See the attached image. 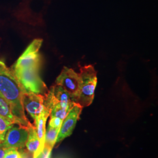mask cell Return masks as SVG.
Listing matches in <instances>:
<instances>
[{
	"label": "cell",
	"instance_id": "cell-13",
	"mask_svg": "<svg viewBox=\"0 0 158 158\" xmlns=\"http://www.w3.org/2000/svg\"><path fill=\"white\" fill-rule=\"evenodd\" d=\"M23 153L18 151V149H11L6 153L4 158H23Z\"/></svg>",
	"mask_w": 158,
	"mask_h": 158
},
{
	"label": "cell",
	"instance_id": "cell-7",
	"mask_svg": "<svg viewBox=\"0 0 158 158\" xmlns=\"http://www.w3.org/2000/svg\"><path fill=\"white\" fill-rule=\"evenodd\" d=\"M50 114H51V111L44 107V109L42 111V112L40 114V115L34 121L35 127L36 128V133H37L40 142L39 156L44 149L45 138L46 130V124L47 119L50 116Z\"/></svg>",
	"mask_w": 158,
	"mask_h": 158
},
{
	"label": "cell",
	"instance_id": "cell-16",
	"mask_svg": "<svg viewBox=\"0 0 158 158\" xmlns=\"http://www.w3.org/2000/svg\"><path fill=\"white\" fill-rule=\"evenodd\" d=\"M23 158H28L27 156V155H26V154H23Z\"/></svg>",
	"mask_w": 158,
	"mask_h": 158
},
{
	"label": "cell",
	"instance_id": "cell-12",
	"mask_svg": "<svg viewBox=\"0 0 158 158\" xmlns=\"http://www.w3.org/2000/svg\"><path fill=\"white\" fill-rule=\"evenodd\" d=\"M14 125L0 116V143L4 141L8 131Z\"/></svg>",
	"mask_w": 158,
	"mask_h": 158
},
{
	"label": "cell",
	"instance_id": "cell-8",
	"mask_svg": "<svg viewBox=\"0 0 158 158\" xmlns=\"http://www.w3.org/2000/svg\"><path fill=\"white\" fill-rule=\"evenodd\" d=\"M28 152L32 156V158L39 157V149L40 142L36 133V128L32 125L29 128V134L28 139L25 144Z\"/></svg>",
	"mask_w": 158,
	"mask_h": 158
},
{
	"label": "cell",
	"instance_id": "cell-3",
	"mask_svg": "<svg viewBox=\"0 0 158 158\" xmlns=\"http://www.w3.org/2000/svg\"><path fill=\"white\" fill-rule=\"evenodd\" d=\"M55 85H60L71 96L73 101H76L79 96L80 78L79 73L73 69L64 67L60 74L57 77Z\"/></svg>",
	"mask_w": 158,
	"mask_h": 158
},
{
	"label": "cell",
	"instance_id": "cell-9",
	"mask_svg": "<svg viewBox=\"0 0 158 158\" xmlns=\"http://www.w3.org/2000/svg\"><path fill=\"white\" fill-rule=\"evenodd\" d=\"M60 128H53L48 125V128L46 130L45 138L44 149L52 151L53 148L56 143V139Z\"/></svg>",
	"mask_w": 158,
	"mask_h": 158
},
{
	"label": "cell",
	"instance_id": "cell-4",
	"mask_svg": "<svg viewBox=\"0 0 158 158\" xmlns=\"http://www.w3.org/2000/svg\"><path fill=\"white\" fill-rule=\"evenodd\" d=\"M29 128L23 126H15L8 131L2 145L11 149H21L25 147L28 139Z\"/></svg>",
	"mask_w": 158,
	"mask_h": 158
},
{
	"label": "cell",
	"instance_id": "cell-5",
	"mask_svg": "<svg viewBox=\"0 0 158 158\" xmlns=\"http://www.w3.org/2000/svg\"><path fill=\"white\" fill-rule=\"evenodd\" d=\"M83 108L77 104H75L69 111L68 115L63 120L57 138L56 143L60 142L70 135L80 117Z\"/></svg>",
	"mask_w": 158,
	"mask_h": 158
},
{
	"label": "cell",
	"instance_id": "cell-17",
	"mask_svg": "<svg viewBox=\"0 0 158 158\" xmlns=\"http://www.w3.org/2000/svg\"><path fill=\"white\" fill-rule=\"evenodd\" d=\"M46 158H51V155H49V156H48Z\"/></svg>",
	"mask_w": 158,
	"mask_h": 158
},
{
	"label": "cell",
	"instance_id": "cell-6",
	"mask_svg": "<svg viewBox=\"0 0 158 158\" xmlns=\"http://www.w3.org/2000/svg\"><path fill=\"white\" fill-rule=\"evenodd\" d=\"M24 110L34 121L44 109V96L34 93H23V97Z\"/></svg>",
	"mask_w": 158,
	"mask_h": 158
},
{
	"label": "cell",
	"instance_id": "cell-10",
	"mask_svg": "<svg viewBox=\"0 0 158 158\" xmlns=\"http://www.w3.org/2000/svg\"><path fill=\"white\" fill-rule=\"evenodd\" d=\"M0 116L14 124L17 125V121L13 115L10 104L0 94Z\"/></svg>",
	"mask_w": 158,
	"mask_h": 158
},
{
	"label": "cell",
	"instance_id": "cell-1",
	"mask_svg": "<svg viewBox=\"0 0 158 158\" xmlns=\"http://www.w3.org/2000/svg\"><path fill=\"white\" fill-rule=\"evenodd\" d=\"M24 92L17 78L6 63L0 60V94L10 106L17 125L29 128L32 125L27 118L23 105Z\"/></svg>",
	"mask_w": 158,
	"mask_h": 158
},
{
	"label": "cell",
	"instance_id": "cell-2",
	"mask_svg": "<svg viewBox=\"0 0 158 158\" xmlns=\"http://www.w3.org/2000/svg\"><path fill=\"white\" fill-rule=\"evenodd\" d=\"M79 74L80 85L76 104L82 108L91 105L94 100L97 83V72L92 65H87L80 67Z\"/></svg>",
	"mask_w": 158,
	"mask_h": 158
},
{
	"label": "cell",
	"instance_id": "cell-14",
	"mask_svg": "<svg viewBox=\"0 0 158 158\" xmlns=\"http://www.w3.org/2000/svg\"><path fill=\"white\" fill-rule=\"evenodd\" d=\"M63 120L61 119L57 118V117H51L49 126L53 128H60L61 127V125L62 124Z\"/></svg>",
	"mask_w": 158,
	"mask_h": 158
},
{
	"label": "cell",
	"instance_id": "cell-11",
	"mask_svg": "<svg viewBox=\"0 0 158 158\" xmlns=\"http://www.w3.org/2000/svg\"><path fill=\"white\" fill-rule=\"evenodd\" d=\"M71 109L72 108L63 106L61 104H57L52 109L50 117H57L63 120Z\"/></svg>",
	"mask_w": 158,
	"mask_h": 158
},
{
	"label": "cell",
	"instance_id": "cell-15",
	"mask_svg": "<svg viewBox=\"0 0 158 158\" xmlns=\"http://www.w3.org/2000/svg\"><path fill=\"white\" fill-rule=\"evenodd\" d=\"M11 149H8L6 148V147H4L1 142L0 143V158H4L5 156L6 153L8 152Z\"/></svg>",
	"mask_w": 158,
	"mask_h": 158
}]
</instances>
